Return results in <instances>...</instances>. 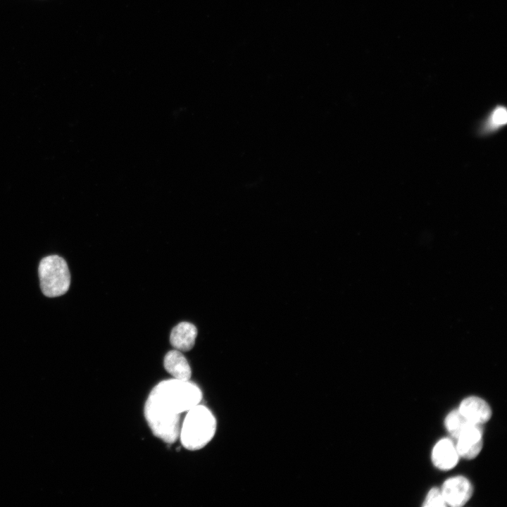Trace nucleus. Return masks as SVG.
I'll return each instance as SVG.
<instances>
[{
  "mask_svg": "<svg viewBox=\"0 0 507 507\" xmlns=\"http://www.w3.org/2000/svg\"><path fill=\"white\" fill-rule=\"evenodd\" d=\"M40 287L47 297L60 296L66 293L70 284V274L66 261L51 255L42 258L38 268Z\"/></svg>",
  "mask_w": 507,
  "mask_h": 507,
  "instance_id": "obj_3",
  "label": "nucleus"
},
{
  "mask_svg": "<svg viewBox=\"0 0 507 507\" xmlns=\"http://www.w3.org/2000/svg\"><path fill=\"white\" fill-rule=\"evenodd\" d=\"M447 506L461 507L471 498L473 493L472 484L468 479L457 475L446 480L441 488Z\"/></svg>",
  "mask_w": 507,
  "mask_h": 507,
  "instance_id": "obj_5",
  "label": "nucleus"
},
{
  "mask_svg": "<svg viewBox=\"0 0 507 507\" xmlns=\"http://www.w3.org/2000/svg\"><path fill=\"white\" fill-rule=\"evenodd\" d=\"M506 109L501 107H498L491 115L489 125L494 128L501 126L506 123Z\"/></svg>",
  "mask_w": 507,
  "mask_h": 507,
  "instance_id": "obj_12",
  "label": "nucleus"
},
{
  "mask_svg": "<svg viewBox=\"0 0 507 507\" xmlns=\"http://www.w3.org/2000/svg\"><path fill=\"white\" fill-rule=\"evenodd\" d=\"M201 399V390L190 380H163L151 391L144 406V417L156 437L173 444L179 438L181 414L200 403Z\"/></svg>",
  "mask_w": 507,
  "mask_h": 507,
  "instance_id": "obj_1",
  "label": "nucleus"
},
{
  "mask_svg": "<svg viewBox=\"0 0 507 507\" xmlns=\"http://www.w3.org/2000/svg\"><path fill=\"white\" fill-rule=\"evenodd\" d=\"M470 423L458 409L451 411L445 418L444 424L451 436L457 439L465 426Z\"/></svg>",
  "mask_w": 507,
  "mask_h": 507,
  "instance_id": "obj_10",
  "label": "nucleus"
},
{
  "mask_svg": "<svg viewBox=\"0 0 507 507\" xmlns=\"http://www.w3.org/2000/svg\"><path fill=\"white\" fill-rule=\"evenodd\" d=\"M458 409L468 421L481 425L488 422L492 415L488 403L476 396L464 399Z\"/></svg>",
  "mask_w": 507,
  "mask_h": 507,
  "instance_id": "obj_6",
  "label": "nucleus"
},
{
  "mask_svg": "<svg viewBox=\"0 0 507 507\" xmlns=\"http://www.w3.org/2000/svg\"><path fill=\"white\" fill-rule=\"evenodd\" d=\"M456 445L449 438L439 440L433 447L431 458L434 465L442 470L454 468L458 461Z\"/></svg>",
  "mask_w": 507,
  "mask_h": 507,
  "instance_id": "obj_7",
  "label": "nucleus"
},
{
  "mask_svg": "<svg viewBox=\"0 0 507 507\" xmlns=\"http://www.w3.org/2000/svg\"><path fill=\"white\" fill-rule=\"evenodd\" d=\"M422 506L425 507L447 506L441 489L438 487H432L430 489Z\"/></svg>",
  "mask_w": 507,
  "mask_h": 507,
  "instance_id": "obj_11",
  "label": "nucleus"
},
{
  "mask_svg": "<svg viewBox=\"0 0 507 507\" xmlns=\"http://www.w3.org/2000/svg\"><path fill=\"white\" fill-rule=\"evenodd\" d=\"M216 427L217 422L213 413L199 403L187 412L180 426L179 438L185 449L199 450L211 441Z\"/></svg>",
  "mask_w": 507,
  "mask_h": 507,
  "instance_id": "obj_2",
  "label": "nucleus"
},
{
  "mask_svg": "<svg viewBox=\"0 0 507 507\" xmlns=\"http://www.w3.org/2000/svg\"><path fill=\"white\" fill-rule=\"evenodd\" d=\"M163 365L165 370L173 378L180 380H190L192 370L182 351L177 349L168 351L164 357Z\"/></svg>",
  "mask_w": 507,
  "mask_h": 507,
  "instance_id": "obj_9",
  "label": "nucleus"
},
{
  "mask_svg": "<svg viewBox=\"0 0 507 507\" xmlns=\"http://www.w3.org/2000/svg\"><path fill=\"white\" fill-rule=\"evenodd\" d=\"M196 336L197 329L194 325L189 322H181L173 328L170 342L175 349L188 351L194 346Z\"/></svg>",
  "mask_w": 507,
  "mask_h": 507,
  "instance_id": "obj_8",
  "label": "nucleus"
},
{
  "mask_svg": "<svg viewBox=\"0 0 507 507\" xmlns=\"http://www.w3.org/2000/svg\"><path fill=\"white\" fill-rule=\"evenodd\" d=\"M482 426L470 422L458 437L456 448L459 457L472 460L477 457L483 446Z\"/></svg>",
  "mask_w": 507,
  "mask_h": 507,
  "instance_id": "obj_4",
  "label": "nucleus"
}]
</instances>
